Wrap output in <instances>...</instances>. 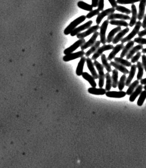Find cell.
Masks as SVG:
<instances>
[{
  "mask_svg": "<svg viewBox=\"0 0 146 168\" xmlns=\"http://www.w3.org/2000/svg\"><path fill=\"white\" fill-rule=\"evenodd\" d=\"M114 60L115 62L119 63L125 67H130L132 65L131 62H129L127 60L124 59L123 58H115Z\"/></svg>",
  "mask_w": 146,
  "mask_h": 168,
  "instance_id": "35",
  "label": "cell"
},
{
  "mask_svg": "<svg viewBox=\"0 0 146 168\" xmlns=\"http://www.w3.org/2000/svg\"><path fill=\"white\" fill-rule=\"evenodd\" d=\"M143 89L145 90V91H146V85L143 87Z\"/></svg>",
  "mask_w": 146,
  "mask_h": 168,
  "instance_id": "52",
  "label": "cell"
},
{
  "mask_svg": "<svg viewBox=\"0 0 146 168\" xmlns=\"http://www.w3.org/2000/svg\"><path fill=\"white\" fill-rule=\"evenodd\" d=\"M104 0H99L98 1V9L99 11H102L104 10Z\"/></svg>",
  "mask_w": 146,
  "mask_h": 168,
  "instance_id": "44",
  "label": "cell"
},
{
  "mask_svg": "<svg viewBox=\"0 0 146 168\" xmlns=\"http://www.w3.org/2000/svg\"><path fill=\"white\" fill-rule=\"evenodd\" d=\"M134 43H135V42H134V41L132 40L128 42L126 45L124 46V48H123V50H122V53H121V54H120V58H123L124 57L126 56L127 54L128 53L129 50L132 49V48H133V46L134 45Z\"/></svg>",
  "mask_w": 146,
  "mask_h": 168,
  "instance_id": "21",
  "label": "cell"
},
{
  "mask_svg": "<svg viewBox=\"0 0 146 168\" xmlns=\"http://www.w3.org/2000/svg\"><path fill=\"white\" fill-rule=\"evenodd\" d=\"M140 80V83L141 84V85H146V78H144V79H142Z\"/></svg>",
  "mask_w": 146,
  "mask_h": 168,
  "instance_id": "50",
  "label": "cell"
},
{
  "mask_svg": "<svg viewBox=\"0 0 146 168\" xmlns=\"http://www.w3.org/2000/svg\"><path fill=\"white\" fill-rule=\"evenodd\" d=\"M93 22L92 21H88L86 23L84 24L83 25H81V26H79V27H77L73 31L70 33V35L72 37H74V36H76L77 34L79 33H81V32L84 31L85 30L91 27V25H92L93 24Z\"/></svg>",
  "mask_w": 146,
  "mask_h": 168,
  "instance_id": "10",
  "label": "cell"
},
{
  "mask_svg": "<svg viewBox=\"0 0 146 168\" xmlns=\"http://www.w3.org/2000/svg\"><path fill=\"white\" fill-rule=\"evenodd\" d=\"M110 64L111 66H113L114 68H115L117 70L119 71L122 73H124V74H127L129 73V71L125 68V66L119 64V63H117L115 62L111 61Z\"/></svg>",
  "mask_w": 146,
  "mask_h": 168,
  "instance_id": "23",
  "label": "cell"
},
{
  "mask_svg": "<svg viewBox=\"0 0 146 168\" xmlns=\"http://www.w3.org/2000/svg\"><path fill=\"white\" fill-rule=\"evenodd\" d=\"M84 55H85V53L83 50L80 51L75 53H72L64 56L63 57V60L64 62H67L79 58H82Z\"/></svg>",
  "mask_w": 146,
  "mask_h": 168,
  "instance_id": "7",
  "label": "cell"
},
{
  "mask_svg": "<svg viewBox=\"0 0 146 168\" xmlns=\"http://www.w3.org/2000/svg\"><path fill=\"white\" fill-rule=\"evenodd\" d=\"M115 9L113 8H109V9H107L105 10L102 11V12L99 13L97 17L96 20V23L98 25H99L101 23V21H102L104 17L106 16L110 15V14L113 13L115 11Z\"/></svg>",
  "mask_w": 146,
  "mask_h": 168,
  "instance_id": "8",
  "label": "cell"
},
{
  "mask_svg": "<svg viewBox=\"0 0 146 168\" xmlns=\"http://www.w3.org/2000/svg\"><path fill=\"white\" fill-rule=\"evenodd\" d=\"M99 12L100 11L98 9L91 11L89 12V13H87V15L86 16V18L91 19L94 16L98 15L99 13Z\"/></svg>",
  "mask_w": 146,
  "mask_h": 168,
  "instance_id": "41",
  "label": "cell"
},
{
  "mask_svg": "<svg viewBox=\"0 0 146 168\" xmlns=\"http://www.w3.org/2000/svg\"><path fill=\"white\" fill-rule=\"evenodd\" d=\"M77 6L80 9L87 11L90 12L93 10V7H92V5L87 4L84 2L79 1L77 3Z\"/></svg>",
  "mask_w": 146,
  "mask_h": 168,
  "instance_id": "31",
  "label": "cell"
},
{
  "mask_svg": "<svg viewBox=\"0 0 146 168\" xmlns=\"http://www.w3.org/2000/svg\"><path fill=\"white\" fill-rule=\"evenodd\" d=\"M82 76L83 78L88 82L91 85L92 88H96L97 86V84L95 81L94 78L92 76V75H90L87 72H83Z\"/></svg>",
  "mask_w": 146,
  "mask_h": 168,
  "instance_id": "25",
  "label": "cell"
},
{
  "mask_svg": "<svg viewBox=\"0 0 146 168\" xmlns=\"http://www.w3.org/2000/svg\"><path fill=\"white\" fill-rule=\"evenodd\" d=\"M129 28L128 27H126L125 29L121 30L119 32L117 35L113 39V44H117L119 42L121 41V40L123 39L124 36L129 32Z\"/></svg>",
  "mask_w": 146,
  "mask_h": 168,
  "instance_id": "17",
  "label": "cell"
},
{
  "mask_svg": "<svg viewBox=\"0 0 146 168\" xmlns=\"http://www.w3.org/2000/svg\"><path fill=\"white\" fill-rule=\"evenodd\" d=\"M124 47V43H121V44H117L115 47H114L113 50L110 53L109 55L107 58V60L110 61H112V60L114 59L116 54L119 51L123 50Z\"/></svg>",
  "mask_w": 146,
  "mask_h": 168,
  "instance_id": "12",
  "label": "cell"
},
{
  "mask_svg": "<svg viewBox=\"0 0 146 168\" xmlns=\"http://www.w3.org/2000/svg\"><path fill=\"white\" fill-rule=\"evenodd\" d=\"M138 37H140V38H142L143 36L146 35V28L141 31L139 32L138 33Z\"/></svg>",
  "mask_w": 146,
  "mask_h": 168,
  "instance_id": "47",
  "label": "cell"
},
{
  "mask_svg": "<svg viewBox=\"0 0 146 168\" xmlns=\"http://www.w3.org/2000/svg\"><path fill=\"white\" fill-rule=\"evenodd\" d=\"M140 0H117V2L119 4H133L140 2Z\"/></svg>",
  "mask_w": 146,
  "mask_h": 168,
  "instance_id": "40",
  "label": "cell"
},
{
  "mask_svg": "<svg viewBox=\"0 0 146 168\" xmlns=\"http://www.w3.org/2000/svg\"><path fill=\"white\" fill-rule=\"evenodd\" d=\"M113 75H112V87L114 88H116L118 85V72L117 70H113L112 71Z\"/></svg>",
  "mask_w": 146,
  "mask_h": 168,
  "instance_id": "29",
  "label": "cell"
},
{
  "mask_svg": "<svg viewBox=\"0 0 146 168\" xmlns=\"http://www.w3.org/2000/svg\"><path fill=\"white\" fill-rule=\"evenodd\" d=\"M141 60H142V65L144 69L146 72V56L145 54H143L141 56Z\"/></svg>",
  "mask_w": 146,
  "mask_h": 168,
  "instance_id": "45",
  "label": "cell"
},
{
  "mask_svg": "<svg viewBox=\"0 0 146 168\" xmlns=\"http://www.w3.org/2000/svg\"><path fill=\"white\" fill-rule=\"evenodd\" d=\"M142 27L144 29L146 28V13L143 17V22L142 23Z\"/></svg>",
  "mask_w": 146,
  "mask_h": 168,
  "instance_id": "49",
  "label": "cell"
},
{
  "mask_svg": "<svg viewBox=\"0 0 146 168\" xmlns=\"http://www.w3.org/2000/svg\"><path fill=\"white\" fill-rule=\"evenodd\" d=\"M142 53L143 54H146V48H145V49H143L142 50Z\"/></svg>",
  "mask_w": 146,
  "mask_h": 168,
  "instance_id": "51",
  "label": "cell"
},
{
  "mask_svg": "<svg viewBox=\"0 0 146 168\" xmlns=\"http://www.w3.org/2000/svg\"><path fill=\"white\" fill-rule=\"evenodd\" d=\"M99 0H92V6L93 8H96L98 6Z\"/></svg>",
  "mask_w": 146,
  "mask_h": 168,
  "instance_id": "48",
  "label": "cell"
},
{
  "mask_svg": "<svg viewBox=\"0 0 146 168\" xmlns=\"http://www.w3.org/2000/svg\"><path fill=\"white\" fill-rule=\"evenodd\" d=\"M136 65H132L131 66L130 71L129 72V75L128 77L126 79V80L125 86L126 87H129V85L131 84V81L134 78L136 74Z\"/></svg>",
  "mask_w": 146,
  "mask_h": 168,
  "instance_id": "18",
  "label": "cell"
},
{
  "mask_svg": "<svg viewBox=\"0 0 146 168\" xmlns=\"http://www.w3.org/2000/svg\"><path fill=\"white\" fill-rule=\"evenodd\" d=\"M86 61V58L85 57H82L80 59L76 70V74L78 76H81L83 74V73L84 66Z\"/></svg>",
  "mask_w": 146,
  "mask_h": 168,
  "instance_id": "22",
  "label": "cell"
},
{
  "mask_svg": "<svg viewBox=\"0 0 146 168\" xmlns=\"http://www.w3.org/2000/svg\"><path fill=\"white\" fill-rule=\"evenodd\" d=\"M86 16L85 15H82L80 17L77 18V19L75 20L74 21L71 22L69 25L65 29L64 31V34L66 35H68L71 33L76 28V27L84 21L86 19Z\"/></svg>",
  "mask_w": 146,
  "mask_h": 168,
  "instance_id": "1",
  "label": "cell"
},
{
  "mask_svg": "<svg viewBox=\"0 0 146 168\" xmlns=\"http://www.w3.org/2000/svg\"><path fill=\"white\" fill-rule=\"evenodd\" d=\"M100 43H101V42L100 41H96L95 43L93 46H91V48L86 53H85L86 57L89 58V56L91 55L92 54L94 53L99 48Z\"/></svg>",
  "mask_w": 146,
  "mask_h": 168,
  "instance_id": "28",
  "label": "cell"
},
{
  "mask_svg": "<svg viewBox=\"0 0 146 168\" xmlns=\"http://www.w3.org/2000/svg\"><path fill=\"white\" fill-rule=\"evenodd\" d=\"M116 19H119L120 20H129L130 17L128 15L126 14H120V13H112L108 15L107 17V20H113Z\"/></svg>",
  "mask_w": 146,
  "mask_h": 168,
  "instance_id": "19",
  "label": "cell"
},
{
  "mask_svg": "<svg viewBox=\"0 0 146 168\" xmlns=\"http://www.w3.org/2000/svg\"><path fill=\"white\" fill-rule=\"evenodd\" d=\"M101 62H102V65L106 69L107 72L110 73L112 72L111 65L108 62L107 59L106 55L105 54H102L101 55Z\"/></svg>",
  "mask_w": 146,
  "mask_h": 168,
  "instance_id": "30",
  "label": "cell"
},
{
  "mask_svg": "<svg viewBox=\"0 0 146 168\" xmlns=\"http://www.w3.org/2000/svg\"><path fill=\"white\" fill-rule=\"evenodd\" d=\"M143 87L142 85H140L136 88L135 90L133 91V93L130 95L129 98V101L131 102H133L136 100V99L137 98L139 95H140V93L142 91V89Z\"/></svg>",
  "mask_w": 146,
  "mask_h": 168,
  "instance_id": "20",
  "label": "cell"
},
{
  "mask_svg": "<svg viewBox=\"0 0 146 168\" xmlns=\"http://www.w3.org/2000/svg\"><path fill=\"white\" fill-rule=\"evenodd\" d=\"M121 31V27L120 26H117V27L113 29L109 33L106 39V43H111L112 42H113V39L114 38V36L117 32H119Z\"/></svg>",
  "mask_w": 146,
  "mask_h": 168,
  "instance_id": "24",
  "label": "cell"
},
{
  "mask_svg": "<svg viewBox=\"0 0 146 168\" xmlns=\"http://www.w3.org/2000/svg\"><path fill=\"white\" fill-rule=\"evenodd\" d=\"M106 97L111 98L121 99L124 98L126 95V93L124 91H108L106 92Z\"/></svg>",
  "mask_w": 146,
  "mask_h": 168,
  "instance_id": "13",
  "label": "cell"
},
{
  "mask_svg": "<svg viewBox=\"0 0 146 168\" xmlns=\"http://www.w3.org/2000/svg\"><path fill=\"white\" fill-rule=\"evenodd\" d=\"M110 3L111 4L112 8H116L117 6V3L116 0H108Z\"/></svg>",
  "mask_w": 146,
  "mask_h": 168,
  "instance_id": "46",
  "label": "cell"
},
{
  "mask_svg": "<svg viewBox=\"0 0 146 168\" xmlns=\"http://www.w3.org/2000/svg\"><path fill=\"white\" fill-rule=\"evenodd\" d=\"M131 13L132 17L130 18V21L129 25L130 27H133L136 23V19H137V11L136 6L134 4L131 5Z\"/></svg>",
  "mask_w": 146,
  "mask_h": 168,
  "instance_id": "15",
  "label": "cell"
},
{
  "mask_svg": "<svg viewBox=\"0 0 146 168\" xmlns=\"http://www.w3.org/2000/svg\"><path fill=\"white\" fill-rule=\"evenodd\" d=\"M141 26H142V23H141L140 21L136 22V24H135V27H134V28L133 29V30L132 31V32L127 37L123 38L121 40V43H125L131 41V39L139 32Z\"/></svg>",
  "mask_w": 146,
  "mask_h": 168,
  "instance_id": "3",
  "label": "cell"
},
{
  "mask_svg": "<svg viewBox=\"0 0 146 168\" xmlns=\"http://www.w3.org/2000/svg\"><path fill=\"white\" fill-rule=\"evenodd\" d=\"M86 65H87L88 69L92 74V76L94 78V79H98V75L97 72L96 71L94 67V63L92 62V59L89 58H87L86 59Z\"/></svg>",
  "mask_w": 146,
  "mask_h": 168,
  "instance_id": "14",
  "label": "cell"
},
{
  "mask_svg": "<svg viewBox=\"0 0 146 168\" xmlns=\"http://www.w3.org/2000/svg\"><path fill=\"white\" fill-rule=\"evenodd\" d=\"M141 53L140 52L138 51L137 52L136 54L133 56L131 59V63H135L136 62H137L138 61L140 58L141 56Z\"/></svg>",
  "mask_w": 146,
  "mask_h": 168,
  "instance_id": "42",
  "label": "cell"
},
{
  "mask_svg": "<svg viewBox=\"0 0 146 168\" xmlns=\"http://www.w3.org/2000/svg\"><path fill=\"white\" fill-rule=\"evenodd\" d=\"M136 67L138 69V73L137 75V79L138 80H141L143 77L144 68L142 66V63L140 62H137Z\"/></svg>",
  "mask_w": 146,
  "mask_h": 168,
  "instance_id": "36",
  "label": "cell"
},
{
  "mask_svg": "<svg viewBox=\"0 0 146 168\" xmlns=\"http://www.w3.org/2000/svg\"><path fill=\"white\" fill-rule=\"evenodd\" d=\"M99 35V32H96L93 34V36L91 37V39L88 41L84 43L83 45L81 46V49L82 50H84L86 49H87L89 47L93 46L96 41L97 39L98 35Z\"/></svg>",
  "mask_w": 146,
  "mask_h": 168,
  "instance_id": "11",
  "label": "cell"
},
{
  "mask_svg": "<svg viewBox=\"0 0 146 168\" xmlns=\"http://www.w3.org/2000/svg\"><path fill=\"white\" fill-rule=\"evenodd\" d=\"M115 10L117 11L120 12L122 13H126L127 15H128L131 13V11L130 9L122 6H117V7L115 8Z\"/></svg>",
  "mask_w": 146,
  "mask_h": 168,
  "instance_id": "39",
  "label": "cell"
},
{
  "mask_svg": "<svg viewBox=\"0 0 146 168\" xmlns=\"http://www.w3.org/2000/svg\"><path fill=\"white\" fill-rule=\"evenodd\" d=\"M109 24V21L108 20H106L104 21V22L100 27V32H99V36H100V41L103 45H105L106 43V32Z\"/></svg>",
  "mask_w": 146,
  "mask_h": 168,
  "instance_id": "6",
  "label": "cell"
},
{
  "mask_svg": "<svg viewBox=\"0 0 146 168\" xmlns=\"http://www.w3.org/2000/svg\"><path fill=\"white\" fill-rule=\"evenodd\" d=\"M86 40L84 39H79L77 41L75 42L74 44L67 48L64 50L63 53L65 55H67L69 54L73 53V52L75 51V50H77L79 47H81L82 45L85 43Z\"/></svg>",
  "mask_w": 146,
  "mask_h": 168,
  "instance_id": "5",
  "label": "cell"
},
{
  "mask_svg": "<svg viewBox=\"0 0 146 168\" xmlns=\"http://www.w3.org/2000/svg\"><path fill=\"white\" fill-rule=\"evenodd\" d=\"M94 65L95 66L98 72V86L99 88H103L105 82V74L104 73V68L103 65L100 64L97 60H95L94 62Z\"/></svg>",
  "mask_w": 146,
  "mask_h": 168,
  "instance_id": "2",
  "label": "cell"
},
{
  "mask_svg": "<svg viewBox=\"0 0 146 168\" xmlns=\"http://www.w3.org/2000/svg\"><path fill=\"white\" fill-rule=\"evenodd\" d=\"M134 42L139 44H141V45L146 44V39H144V38H140V37L135 38L134 39Z\"/></svg>",
  "mask_w": 146,
  "mask_h": 168,
  "instance_id": "43",
  "label": "cell"
},
{
  "mask_svg": "<svg viewBox=\"0 0 146 168\" xmlns=\"http://www.w3.org/2000/svg\"><path fill=\"white\" fill-rule=\"evenodd\" d=\"M109 23L112 25H117V26H125L128 27L129 26V24L125 21L124 20H111L109 21Z\"/></svg>",
  "mask_w": 146,
  "mask_h": 168,
  "instance_id": "33",
  "label": "cell"
},
{
  "mask_svg": "<svg viewBox=\"0 0 146 168\" xmlns=\"http://www.w3.org/2000/svg\"><path fill=\"white\" fill-rule=\"evenodd\" d=\"M105 78L106 79V86L105 89L107 91H110L112 88V77L110 74L109 73L107 72L105 74Z\"/></svg>",
  "mask_w": 146,
  "mask_h": 168,
  "instance_id": "32",
  "label": "cell"
},
{
  "mask_svg": "<svg viewBox=\"0 0 146 168\" xmlns=\"http://www.w3.org/2000/svg\"><path fill=\"white\" fill-rule=\"evenodd\" d=\"M113 45L112 44H108V45H103L101 47H99L98 49L94 53V55L92 56V60H96L98 58H99L100 55L103 54V53L106 51L109 50H113Z\"/></svg>",
  "mask_w": 146,
  "mask_h": 168,
  "instance_id": "4",
  "label": "cell"
},
{
  "mask_svg": "<svg viewBox=\"0 0 146 168\" xmlns=\"http://www.w3.org/2000/svg\"><path fill=\"white\" fill-rule=\"evenodd\" d=\"M126 76L125 74H123L121 78H120V80H119V82L118 83V89L120 91H122L125 88V86L126 80Z\"/></svg>",
  "mask_w": 146,
  "mask_h": 168,
  "instance_id": "37",
  "label": "cell"
},
{
  "mask_svg": "<svg viewBox=\"0 0 146 168\" xmlns=\"http://www.w3.org/2000/svg\"><path fill=\"white\" fill-rule=\"evenodd\" d=\"M139 83L138 80H136L134 81L132 83H131L129 85L128 89L126 92V95L130 96L133 93V91H134V90L136 89V88L139 86Z\"/></svg>",
  "mask_w": 146,
  "mask_h": 168,
  "instance_id": "34",
  "label": "cell"
},
{
  "mask_svg": "<svg viewBox=\"0 0 146 168\" xmlns=\"http://www.w3.org/2000/svg\"><path fill=\"white\" fill-rule=\"evenodd\" d=\"M146 99V91H143L140 93L139 98L138 99L137 102V104L138 106H142Z\"/></svg>",
  "mask_w": 146,
  "mask_h": 168,
  "instance_id": "38",
  "label": "cell"
},
{
  "mask_svg": "<svg viewBox=\"0 0 146 168\" xmlns=\"http://www.w3.org/2000/svg\"><path fill=\"white\" fill-rule=\"evenodd\" d=\"M146 6V0H140L139 6V12L137 15V19L140 21L145 14V7Z\"/></svg>",
  "mask_w": 146,
  "mask_h": 168,
  "instance_id": "16",
  "label": "cell"
},
{
  "mask_svg": "<svg viewBox=\"0 0 146 168\" xmlns=\"http://www.w3.org/2000/svg\"><path fill=\"white\" fill-rule=\"evenodd\" d=\"M88 92L93 95H104L106 94V91L103 88H91L88 89Z\"/></svg>",
  "mask_w": 146,
  "mask_h": 168,
  "instance_id": "27",
  "label": "cell"
},
{
  "mask_svg": "<svg viewBox=\"0 0 146 168\" xmlns=\"http://www.w3.org/2000/svg\"><path fill=\"white\" fill-rule=\"evenodd\" d=\"M100 28L99 25H94V26L90 27V28L88 29L87 31L84 32L82 33H79L76 35V37L78 39H83L86 37H87L89 35H91L92 33H94V32H97L99 29Z\"/></svg>",
  "mask_w": 146,
  "mask_h": 168,
  "instance_id": "9",
  "label": "cell"
},
{
  "mask_svg": "<svg viewBox=\"0 0 146 168\" xmlns=\"http://www.w3.org/2000/svg\"><path fill=\"white\" fill-rule=\"evenodd\" d=\"M143 45H141V44H139V45H136V46L133 47L132 48V49L129 50L128 53L126 55V60H129L131 59V58L133 57V55H134L136 53L138 52L140 50H142L143 49Z\"/></svg>",
  "mask_w": 146,
  "mask_h": 168,
  "instance_id": "26",
  "label": "cell"
}]
</instances>
